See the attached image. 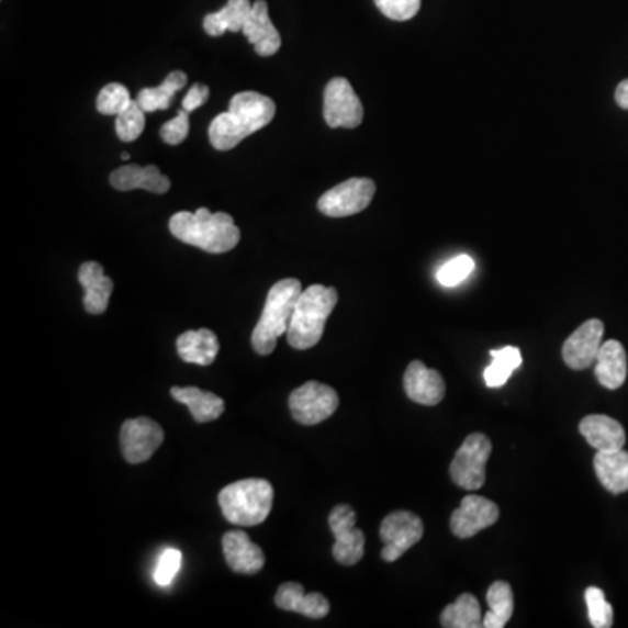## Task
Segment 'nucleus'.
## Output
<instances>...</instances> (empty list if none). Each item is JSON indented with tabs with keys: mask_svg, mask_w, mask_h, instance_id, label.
<instances>
[{
	"mask_svg": "<svg viewBox=\"0 0 628 628\" xmlns=\"http://www.w3.org/2000/svg\"><path fill=\"white\" fill-rule=\"evenodd\" d=\"M79 283L85 289V310L90 314H103L109 307L114 281L105 277L102 266L98 262H85L79 268Z\"/></svg>",
	"mask_w": 628,
	"mask_h": 628,
	"instance_id": "nucleus-21",
	"label": "nucleus"
},
{
	"mask_svg": "<svg viewBox=\"0 0 628 628\" xmlns=\"http://www.w3.org/2000/svg\"><path fill=\"white\" fill-rule=\"evenodd\" d=\"M586 609H588V618H591L592 627L612 628L615 615H613V606L607 603L604 592L597 586H588L585 591Z\"/></svg>",
	"mask_w": 628,
	"mask_h": 628,
	"instance_id": "nucleus-33",
	"label": "nucleus"
},
{
	"mask_svg": "<svg viewBox=\"0 0 628 628\" xmlns=\"http://www.w3.org/2000/svg\"><path fill=\"white\" fill-rule=\"evenodd\" d=\"M440 625L446 628L484 627V616L479 598L473 594H461L455 603L441 612Z\"/></svg>",
	"mask_w": 628,
	"mask_h": 628,
	"instance_id": "nucleus-27",
	"label": "nucleus"
},
{
	"mask_svg": "<svg viewBox=\"0 0 628 628\" xmlns=\"http://www.w3.org/2000/svg\"><path fill=\"white\" fill-rule=\"evenodd\" d=\"M374 180L349 179L325 192L318 200V210L327 217H349L363 212L374 200Z\"/></svg>",
	"mask_w": 628,
	"mask_h": 628,
	"instance_id": "nucleus-10",
	"label": "nucleus"
},
{
	"mask_svg": "<svg viewBox=\"0 0 628 628\" xmlns=\"http://www.w3.org/2000/svg\"><path fill=\"white\" fill-rule=\"evenodd\" d=\"M328 526L336 543L332 556L339 564L355 565L366 553V532L357 529V512L349 505H337L328 515Z\"/></svg>",
	"mask_w": 628,
	"mask_h": 628,
	"instance_id": "nucleus-8",
	"label": "nucleus"
},
{
	"mask_svg": "<svg viewBox=\"0 0 628 628\" xmlns=\"http://www.w3.org/2000/svg\"><path fill=\"white\" fill-rule=\"evenodd\" d=\"M489 355L493 357V361L484 370L485 384L489 388L505 386L506 381L514 374V370L523 366V352L515 346H506V348L493 349Z\"/></svg>",
	"mask_w": 628,
	"mask_h": 628,
	"instance_id": "nucleus-30",
	"label": "nucleus"
},
{
	"mask_svg": "<svg viewBox=\"0 0 628 628\" xmlns=\"http://www.w3.org/2000/svg\"><path fill=\"white\" fill-rule=\"evenodd\" d=\"M615 100L621 109L628 111V79L621 81L620 85H618V88H616Z\"/></svg>",
	"mask_w": 628,
	"mask_h": 628,
	"instance_id": "nucleus-39",
	"label": "nucleus"
},
{
	"mask_svg": "<svg viewBox=\"0 0 628 628\" xmlns=\"http://www.w3.org/2000/svg\"><path fill=\"white\" fill-rule=\"evenodd\" d=\"M218 349H221V345H218L217 336L210 328L183 332L177 339L179 357L188 363H195V366H212L217 358Z\"/></svg>",
	"mask_w": 628,
	"mask_h": 628,
	"instance_id": "nucleus-24",
	"label": "nucleus"
},
{
	"mask_svg": "<svg viewBox=\"0 0 628 628\" xmlns=\"http://www.w3.org/2000/svg\"><path fill=\"white\" fill-rule=\"evenodd\" d=\"M595 475L606 491L624 494L628 491V452L625 449L597 450Z\"/></svg>",
	"mask_w": 628,
	"mask_h": 628,
	"instance_id": "nucleus-23",
	"label": "nucleus"
},
{
	"mask_svg": "<svg viewBox=\"0 0 628 628\" xmlns=\"http://www.w3.org/2000/svg\"><path fill=\"white\" fill-rule=\"evenodd\" d=\"M323 117L330 127H357L363 121V105L348 79L336 77L323 94Z\"/></svg>",
	"mask_w": 628,
	"mask_h": 628,
	"instance_id": "nucleus-11",
	"label": "nucleus"
},
{
	"mask_svg": "<svg viewBox=\"0 0 628 628\" xmlns=\"http://www.w3.org/2000/svg\"><path fill=\"white\" fill-rule=\"evenodd\" d=\"M165 440V431L150 417L124 420L121 426V450L127 463L149 461Z\"/></svg>",
	"mask_w": 628,
	"mask_h": 628,
	"instance_id": "nucleus-12",
	"label": "nucleus"
},
{
	"mask_svg": "<svg viewBox=\"0 0 628 628\" xmlns=\"http://www.w3.org/2000/svg\"><path fill=\"white\" fill-rule=\"evenodd\" d=\"M423 535H425V524L416 514L399 509L386 515L379 529V536L384 543L381 552L382 561H399L407 550L419 543Z\"/></svg>",
	"mask_w": 628,
	"mask_h": 628,
	"instance_id": "nucleus-9",
	"label": "nucleus"
},
{
	"mask_svg": "<svg viewBox=\"0 0 628 628\" xmlns=\"http://www.w3.org/2000/svg\"><path fill=\"white\" fill-rule=\"evenodd\" d=\"M301 293V281L295 278H287L272 284L262 314L251 334V346L262 357L271 355L277 349L278 339L289 332Z\"/></svg>",
	"mask_w": 628,
	"mask_h": 628,
	"instance_id": "nucleus-3",
	"label": "nucleus"
},
{
	"mask_svg": "<svg viewBox=\"0 0 628 628\" xmlns=\"http://www.w3.org/2000/svg\"><path fill=\"white\" fill-rule=\"evenodd\" d=\"M242 32L254 44L257 55L272 56L280 52L281 35L277 26L272 25L266 0L254 2Z\"/></svg>",
	"mask_w": 628,
	"mask_h": 628,
	"instance_id": "nucleus-17",
	"label": "nucleus"
},
{
	"mask_svg": "<svg viewBox=\"0 0 628 628\" xmlns=\"http://www.w3.org/2000/svg\"><path fill=\"white\" fill-rule=\"evenodd\" d=\"M339 301V293L332 287L311 284L302 290L293 311L287 339L295 349H310L318 345L325 332V323Z\"/></svg>",
	"mask_w": 628,
	"mask_h": 628,
	"instance_id": "nucleus-4",
	"label": "nucleus"
},
{
	"mask_svg": "<svg viewBox=\"0 0 628 628\" xmlns=\"http://www.w3.org/2000/svg\"><path fill=\"white\" fill-rule=\"evenodd\" d=\"M180 565H182V553L177 548H168L159 557L157 562L156 573L154 580L157 585L166 586L173 582V577L179 573Z\"/></svg>",
	"mask_w": 628,
	"mask_h": 628,
	"instance_id": "nucleus-36",
	"label": "nucleus"
},
{
	"mask_svg": "<svg viewBox=\"0 0 628 628\" xmlns=\"http://www.w3.org/2000/svg\"><path fill=\"white\" fill-rule=\"evenodd\" d=\"M121 159H123V161H127V159H130V153L121 154Z\"/></svg>",
	"mask_w": 628,
	"mask_h": 628,
	"instance_id": "nucleus-40",
	"label": "nucleus"
},
{
	"mask_svg": "<svg viewBox=\"0 0 628 628\" xmlns=\"http://www.w3.org/2000/svg\"><path fill=\"white\" fill-rule=\"evenodd\" d=\"M604 323L594 318L583 323L562 346V360L573 370H585L594 366L597 352L603 346Z\"/></svg>",
	"mask_w": 628,
	"mask_h": 628,
	"instance_id": "nucleus-14",
	"label": "nucleus"
},
{
	"mask_svg": "<svg viewBox=\"0 0 628 628\" xmlns=\"http://www.w3.org/2000/svg\"><path fill=\"white\" fill-rule=\"evenodd\" d=\"M145 114L147 112L138 105L136 100H133L127 106L126 111L115 115V133L120 136V141L135 142L145 130Z\"/></svg>",
	"mask_w": 628,
	"mask_h": 628,
	"instance_id": "nucleus-31",
	"label": "nucleus"
},
{
	"mask_svg": "<svg viewBox=\"0 0 628 628\" xmlns=\"http://www.w3.org/2000/svg\"><path fill=\"white\" fill-rule=\"evenodd\" d=\"M627 351L618 340H606L601 346L595 360V378L601 386L618 390L627 381Z\"/></svg>",
	"mask_w": 628,
	"mask_h": 628,
	"instance_id": "nucleus-20",
	"label": "nucleus"
},
{
	"mask_svg": "<svg viewBox=\"0 0 628 628\" xmlns=\"http://www.w3.org/2000/svg\"><path fill=\"white\" fill-rule=\"evenodd\" d=\"M293 419L304 426L319 425L334 416L339 407V395L334 388L318 381H310L292 391L289 399Z\"/></svg>",
	"mask_w": 628,
	"mask_h": 628,
	"instance_id": "nucleus-7",
	"label": "nucleus"
},
{
	"mask_svg": "<svg viewBox=\"0 0 628 628\" xmlns=\"http://www.w3.org/2000/svg\"><path fill=\"white\" fill-rule=\"evenodd\" d=\"M274 489L263 479H245L227 485L218 493V505L225 520L234 526H259L269 517Z\"/></svg>",
	"mask_w": 628,
	"mask_h": 628,
	"instance_id": "nucleus-5",
	"label": "nucleus"
},
{
	"mask_svg": "<svg viewBox=\"0 0 628 628\" xmlns=\"http://www.w3.org/2000/svg\"><path fill=\"white\" fill-rule=\"evenodd\" d=\"M132 94L127 91L126 86L120 82H111L102 88L97 98V111L103 115H120L126 111L132 103Z\"/></svg>",
	"mask_w": 628,
	"mask_h": 628,
	"instance_id": "nucleus-32",
	"label": "nucleus"
},
{
	"mask_svg": "<svg viewBox=\"0 0 628 628\" xmlns=\"http://www.w3.org/2000/svg\"><path fill=\"white\" fill-rule=\"evenodd\" d=\"M209 97H210L209 86L204 85L192 86L191 90H189V93L186 94V98H183L182 102L183 111L189 112V114H191V112H194L195 109H200L201 105H204V103H206V100H209Z\"/></svg>",
	"mask_w": 628,
	"mask_h": 628,
	"instance_id": "nucleus-38",
	"label": "nucleus"
},
{
	"mask_svg": "<svg viewBox=\"0 0 628 628\" xmlns=\"http://www.w3.org/2000/svg\"><path fill=\"white\" fill-rule=\"evenodd\" d=\"M112 188L117 191H133V189H144V191L154 192V194H166L170 191V179L161 173L157 166H138L126 165L121 166L117 170L112 171Z\"/></svg>",
	"mask_w": 628,
	"mask_h": 628,
	"instance_id": "nucleus-18",
	"label": "nucleus"
},
{
	"mask_svg": "<svg viewBox=\"0 0 628 628\" xmlns=\"http://www.w3.org/2000/svg\"><path fill=\"white\" fill-rule=\"evenodd\" d=\"M491 452L493 444L484 434L468 435L450 463V476L455 484L470 493L479 491L485 484V467Z\"/></svg>",
	"mask_w": 628,
	"mask_h": 628,
	"instance_id": "nucleus-6",
	"label": "nucleus"
},
{
	"mask_svg": "<svg viewBox=\"0 0 628 628\" xmlns=\"http://www.w3.org/2000/svg\"><path fill=\"white\" fill-rule=\"evenodd\" d=\"M189 130H191L189 112L182 109L179 114L175 115L173 120L162 124L159 135L168 145H180L188 138Z\"/></svg>",
	"mask_w": 628,
	"mask_h": 628,
	"instance_id": "nucleus-37",
	"label": "nucleus"
},
{
	"mask_svg": "<svg viewBox=\"0 0 628 628\" xmlns=\"http://www.w3.org/2000/svg\"><path fill=\"white\" fill-rule=\"evenodd\" d=\"M580 434L595 450L624 449L627 441L624 426L613 417L604 414H592L583 417L580 423Z\"/></svg>",
	"mask_w": 628,
	"mask_h": 628,
	"instance_id": "nucleus-22",
	"label": "nucleus"
},
{
	"mask_svg": "<svg viewBox=\"0 0 628 628\" xmlns=\"http://www.w3.org/2000/svg\"><path fill=\"white\" fill-rule=\"evenodd\" d=\"M379 11L393 22H408L419 13L420 0H374Z\"/></svg>",
	"mask_w": 628,
	"mask_h": 628,
	"instance_id": "nucleus-35",
	"label": "nucleus"
},
{
	"mask_svg": "<svg viewBox=\"0 0 628 628\" xmlns=\"http://www.w3.org/2000/svg\"><path fill=\"white\" fill-rule=\"evenodd\" d=\"M222 548H224L225 562L234 573L257 574L266 564L262 548L255 545L247 532H225L222 538Z\"/></svg>",
	"mask_w": 628,
	"mask_h": 628,
	"instance_id": "nucleus-16",
	"label": "nucleus"
},
{
	"mask_svg": "<svg viewBox=\"0 0 628 628\" xmlns=\"http://www.w3.org/2000/svg\"><path fill=\"white\" fill-rule=\"evenodd\" d=\"M404 388L412 402L426 407L440 404L446 396V381L438 370L429 369L419 360L412 361L405 370Z\"/></svg>",
	"mask_w": 628,
	"mask_h": 628,
	"instance_id": "nucleus-15",
	"label": "nucleus"
},
{
	"mask_svg": "<svg viewBox=\"0 0 628 628\" xmlns=\"http://www.w3.org/2000/svg\"><path fill=\"white\" fill-rule=\"evenodd\" d=\"M251 5L250 0H229L217 13L204 16V32L212 37H221L225 32H242Z\"/></svg>",
	"mask_w": 628,
	"mask_h": 628,
	"instance_id": "nucleus-26",
	"label": "nucleus"
},
{
	"mask_svg": "<svg viewBox=\"0 0 628 628\" xmlns=\"http://www.w3.org/2000/svg\"><path fill=\"white\" fill-rule=\"evenodd\" d=\"M475 269V262L471 259L470 255H458L455 259L447 260L437 272L438 283L444 287H456V284L463 283L471 272Z\"/></svg>",
	"mask_w": 628,
	"mask_h": 628,
	"instance_id": "nucleus-34",
	"label": "nucleus"
},
{
	"mask_svg": "<svg viewBox=\"0 0 628 628\" xmlns=\"http://www.w3.org/2000/svg\"><path fill=\"white\" fill-rule=\"evenodd\" d=\"M489 612L484 628H503L514 615V591L506 582H494L487 591Z\"/></svg>",
	"mask_w": 628,
	"mask_h": 628,
	"instance_id": "nucleus-29",
	"label": "nucleus"
},
{
	"mask_svg": "<svg viewBox=\"0 0 628 628\" xmlns=\"http://www.w3.org/2000/svg\"><path fill=\"white\" fill-rule=\"evenodd\" d=\"M274 603L283 612L299 613L307 618H325L330 613V603L318 592L306 594L301 583L287 582L278 588Z\"/></svg>",
	"mask_w": 628,
	"mask_h": 628,
	"instance_id": "nucleus-19",
	"label": "nucleus"
},
{
	"mask_svg": "<svg viewBox=\"0 0 628 628\" xmlns=\"http://www.w3.org/2000/svg\"><path fill=\"white\" fill-rule=\"evenodd\" d=\"M171 396L180 404H186L191 411L195 423H210L224 414L225 404L221 396L200 388H171Z\"/></svg>",
	"mask_w": 628,
	"mask_h": 628,
	"instance_id": "nucleus-25",
	"label": "nucleus"
},
{
	"mask_svg": "<svg viewBox=\"0 0 628 628\" xmlns=\"http://www.w3.org/2000/svg\"><path fill=\"white\" fill-rule=\"evenodd\" d=\"M500 518V506L487 497L470 494L450 515V531L458 538H473L480 531L494 526Z\"/></svg>",
	"mask_w": 628,
	"mask_h": 628,
	"instance_id": "nucleus-13",
	"label": "nucleus"
},
{
	"mask_svg": "<svg viewBox=\"0 0 628 628\" xmlns=\"http://www.w3.org/2000/svg\"><path fill=\"white\" fill-rule=\"evenodd\" d=\"M277 115L271 98L257 91H242L231 98L229 111L222 112L210 124V144L217 150H231L247 136L268 126Z\"/></svg>",
	"mask_w": 628,
	"mask_h": 628,
	"instance_id": "nucleus-1",
	"label": "nucleus"
},
{
	"mask_svg": "<svg viewBox=\"0 0 628 628\" xmlns=\"http://www.w3.org/2000/svg\"><path fill=\"white\" fill-rule=\"evenodd\" d=\"M186 85H188V76L182 70H175V72L168 74L161 86L142 90L138 97H136V102L147 114L149 112L166 111V109H170L175 94L183 90Z\"/></svg>",
	"mask_w": 628,
	"mask_h": 628,
	"instance_id": "nucleus-28",
	"label": "nucleus"
},
{
	"mask_svg": "<svg viewBox=\"0 0 628 628\" xmlns=\"http://www.w3.org/2000/svg\"><path fill=\"white\" fill-rule=\"evenodd\" d=\"M170 231L175 238L209 254L231 251L242 239L239 227L229 213H212L209 209L175 213L170 218Z\"/></svg>",
	"mask_w": 628,
	"mask_h": 628,
	"instance_id": "nucleus-2",
	"label": "nucleus"
}]
</instances>
